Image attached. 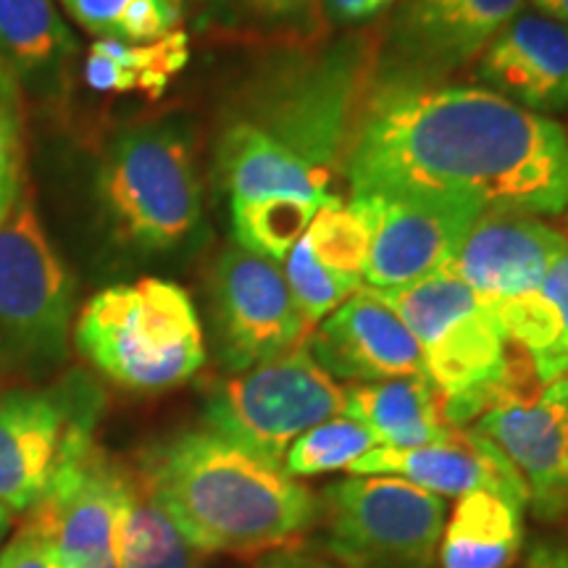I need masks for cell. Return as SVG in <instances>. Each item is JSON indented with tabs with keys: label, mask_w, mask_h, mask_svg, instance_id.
Instances as JSON below:
<instances>
[{
	"label": "cell",
	"mask_w": 568,
	"mask_h": 568,
	"mask_svg": "<svg viewBox=\"0 0 568 568\" xmlns=\"http://www.w3.org/2000/svg\"><path fill=\"white\" fill-rule=\"evenodd\" d=\"M353 195L464 201L481 211H568V134L485 88H393L355 134Z\"/></svg>",
	"instance_id": "cell-1"
},
{
	"label": "cell",
	"mask_w": 568,
	"mask_h": 568,
	"mask_svg": "<svg viewBox=\"0 0 568 568\" xmlns=\"http://www.w3.org/2000/svg\"><path fill=\"white\" fill-rule=\"evenodd\" d=\"M140 485L197 552L266 556L318 521L308 487L211 429L155 445Z\"/></svg>",
	"instance_id": "cell-2"
},
{
	"label": "cell",
	"mask_w": 568,
	"mask_h": 568,
	"mask_svg": "<svg viewBox=\"0 0 568 568\" xmlns=\"http://www.w3.org/2000/svg\"><path fill=\"white\" fill-rule=\"evenodd\" d=\"M74 343L98 372L132 393L180 387L205 364L193 297L159 276L92 295L77 316Z\"/></svg>",
	"instance_id": "cell-3"
},
{
	"label": "cell",
	"mask_w": 568,
	"mask_h": 568,
	"mask_svg": "<svg viewBox=\"0 0 568 568\" xmlns=\"http://www.w3.org/2000/svg\"><path fill=\"white\" fill-rule=\"evenodd\" d=\"M98 197L126 245L145 253L174 251L203 219L193 148L172 126L124 132L103 155Z\"/></svg>",
	"instance_id": "cell-4"
},
{
	"label": "cell",
	"mask_w": 568,
	"mask_h": 568,
	"mask_svg": "<svg viewBox=\"0 0 568 568\" xmlns=\"http://www.w3.org/2000/svg\"><path fill=\"white\" fill-rule=\"evenodd\" d=\"M103 395L88 376L0 393V506L30 514L95 450Z\"/></svg>",
	"instance_id": "cell-5"
},
{
	"label": "cell",
	"mask_w": 568,
	"mask_h": 568,
	"mask_svg": "<svg viewBox=\"0 0 568 568\" xmlns=\"http://www.w3.org/2000/svg\"><path fill=\"white\" fill-rule=\"evenodd\" d=\"M74 280L34 205L0 224V372L40 376L67 358Z\"/></svg>",
	"instance_id": "cell-6"
},
{
	"label": "cell",
	"mask_w": 568,
	"mask_h": 568,
	"mask_svg": "<svg viewBox=\"0 0 568 568\" xmlns=\"http://www.w3.org/2000/svg\"><path fill=\"white\" fill-rule=\"evenodd\" d=\"M339 414H345V389L305 343L230 376L205 403L211 432L280 468L297 437Z\"/></svg>",
	"instance_id": "cell-7"
},
{
	"label": "cell",
	"mask_w": 568,
	"mask_h": 568,
	"mask_svg": "<svg viewBox=\"0 0 568 568\" xmlns=\"http://www.w3.org/2000/svg\"><path fill=\"white\" fill-rule=\"evenodd\" d=\"M324 548L345 568H435L445 500L400 477H351L322 495Z\"/></svg>",
	"instance_id": "cell-8"
},
{
	"label": "cell",
	"mask_w": 568,
	"mask_h": 568,
	"mask_svg": "<svg viewBox=\"0 0 568 568\" xmlns=\"http://www.w3.org/2000/svg\"><path fill=\"white\" fill-rule=\"evenodd\" d=\"M364 290L408 326L445 397L471 393L506 368L508 339L495 311L447 266L408 287Z\"/></svg>",
	"instance_id": "cell-9"
},
{
	"label": "cell",
	"mask_w": 568,
	"mask_h": 568,
	"mask_svg": "<svg viewBox=\"0 0 568 568\" xmlns=\"http://www.w3.org/2000/svg\"><path fill=\"white\" fill-rule=\"evenodd\" d=\"M216 347L230 372H245L308 339L282 266L234 245L219 255L211 276Z\"/></svg>",
	"instance_id": "cell-10"
},
{
	"label": "cell",
	"mask_w": 568,
	"mask_h": 568,
	"mask_svg": "<svg viewBox=\"0 0 568 568\" xmlns=\"http://www.w3.org/2000/svg\"><path fill=\"white\" fill-rule=\"evenodd\" d=\"M372 232L364 282L374 290L408 287L453 261L481 209L464 201L416 195H353Z\"/></svg>",
	"instance_id": "cell-11"
},
{
	"label": "cell",
	"mask_w": 568,
	"mask_h": 568,
	"mask_svg": "<svg viewBox=\"0 0 568 568\" xmlns=\"http://www.w3.org/2000/svg\"><path fill=\"white\" fill-rule=\"evenodd\" d=\"M138 481L92 450L63 477L27 521L40 527L69 568H119Z\"/></svg>",
	"instance_id": "cell-12"
},
{
	"label": "cell",
	"mask_w": 568,
	"mask_h": 568,
	"mask_svg": "<svg viewBox=\"0 0 568 568\" xmlns=\"http://www.w3.org/2000/svg\"><path fill=\"white\" fill-rule=\"evenodd\" d=\"M474 432L506 453L539 518H568V376L497 403L474 422Z\"/></svg>",
	"instance_id": "cell-13"
},
{
	"label": "cell",
	"mask_w": 568,
	"mask_h": 568,
	"mask_svg": "<svg viewBox=\"0 0 568 568\" xmlns=\"http://www.w3.org/2000/svg\"><path fill=\"white\" fill-rule=\"evenodd\" d=\"M347 471L353 477H400L437 497L495 493L521 508L529 506V489L516 466L474 429H453L439 443L422 447H374Z\"/></svg>",
	"instance_id": "cell-14"
},
{
	"label": "cell",
	"mask_w": 568,
	"mask_h": 568,
	"mask_svg": "<svg viewBox=\"0 0 568 568\" xmlns=\"http://www.w3.org/2000/svg\"><path fill=\"white\" fill-rule=\"evenodd\" d=\"M566 251V234L535 216L485 211L447 268L495 305L537 290Z\"/></svg>",
	"instance_id": "cell-15"
},
{
	"label": "cell",
	"mask_w": 568,
	"mask_h": 568,
	"mask_svg": "<svg viewBox=\"0 0 568 568\" xmlns=\"http://www.w3.org/2000/svg\"><path fill=\"white\" fill-rule=\"evenodd\" d=\"M305 345L316 364L339 379L385 382L426 376L416 337L364 287L326 316Z\"/></svg>",
	"instance_id": "cell-16"
},
{
	"label": "cell",
	"mask_w": 568,
	"mask_h": 568,
	"mask_svg": "<svg viewBox=\"0 0 568 568\" xmlns=\"http://www.w3.org/2000/svg\"><path fill=\"white\" fill-rule=\"evenodd\" d=\"M481 82L535 113L568 109V27L542 13H518L489 42L479 61Z\"/></svg>",
	"instance_id": "cell-17"
},
{
	"label": "cell",
	"mask_w": 568,
	"mask_h": 568,
	"mask_svg": "<svg viewBox=\"0 0 568 568\" xmlns=\"http://www.w3.org/2000/svg\"><path fill=\"white\" fill-rule=\"evenodd\" d=\"M527 0H403L395 42L410 61L458 67L485 48L524 11Z\"/></svg>",
	"instance_id": "cell-18"
},
{
	"label": "cell",
	"mask_w": 568,
	"mask_h": 568,
	"mask_svg": "<svg viewBox=\"0 0 568 568\" xmlns=\"http://www.w3.org/2000/svg\"><path fill=\"white\" fill-rule=\"evenodd\" d=\"M219 169L232 209L274 197L318 205L337 201V195L329 193V184L301 155L274 140L264 126L251 122H237L226 130L219 145Z\"/></svg>",
	"instance_id": "cell-19"
},
{
	"label": "cell",
	"mask_w": 568,
	"mask_h": 568,
	"mask_svg": "<svg viewBox=\"0 0 568 568\" xmlns=\"http://www.w3.org/2000/svg\"><path fill=\"white\" fill-rule=\"evenodd\" d=\"M353 71V55H332L322 71L311 74L293 95L284 98L272 119V130H266L301 155L326 184L332 182V166L345 134Z\"/></svg>",
	"instance_id": "cell-20"
},
{
	"label": "cell",
	"mask_w": 568,
	"mask_h": 568,
	"mask_svg": "<svg viewBox=\"0 0 568 568\" xmlns=\"http://www.w3.org/2000/svg\"><path fill=\"white\" fill-rule=\"evenodd\" d=\"M345 416L366 426L379 447L439 443L456 426L445 418V395L429 376L361 382L345 389Z\"/></svg>",
	"instance_id": "cell-21"
},
{
	"label": "cell",
	"mask_w": 568,
	"mask_h": 568,
	"mask_svg": "<svg viewBox=\"0 0 568 568\" xmlns=\"http://www.w3.org/2000/svg\"><path fill=\"white\" fill-rule=\"evenodd\" d=\"M524 510L495 493L458 500L439 539L443 568H508L524 548Z\"/></svg>",
	"instance_id": "cell-22"
},
{
	"label": "cell",
	"mask_w": 568,
	"mask_h": 568,
	"mask_svg": "<svg viewBox=\"0 0 568 568\" xmlns=\"http://www.w3.org/2000/svg\"><path fill=\"white\" fill-rule=\"evenodd\" d=\"M77 51L51 0H0V67L13 82H45Z\"/></svg>",
	"instance_id": "cell-23"
},
{
	"label": "cell",
	"mask_w": 568,
	"mask_h": 568,
	"mask_svg": "<svg viewBox=\"0 0 568 568\" xmlns=\"http://www.w3.org/2000/svg\"><path fill=\"white\" fill-rule=\"evenodd\" d=\"M187 61L190 40L184 30L169 32L166 38L145 45L95 40L84 61V80L95 92H142L148 98H161Z\"/></svg>",
	"instance_id": "cell-24"
},
{
	"label": "cell",
	"mask_w": 568,
	"mask_h": 568,
	"mask_svg": "<svg viewBox=\"0 0 568 568\" xmlns=\"http://www.w3.org/2000/svg\"><path fill=\"white\" fill-rule=\"evenodd\" d=\"M69 17L101 40L145 45L180 30V0H63Z\"/></svg>",
	"instance_id": "cell-25"
},
{
	"label": "cell",
	"mask_w": 568,
	"mask_h": 568,
	"mask_svg": "<svg viewBox=\"0 0 568 568\" xmlns=\"http://www.w3.org/2000/svg\"><path fill=\"white\" fill-rule=\"evenodd\" d=\"M297 245L326 272L364 284L372 232L351 203H343L337 197V201L322 205Z\"/></svg>",
	"instance_id": "cell-26"
},
{
	"label": "cell",
	"mask_w": 568,
	"mask_h": 568,
	"mask_svg": "<svg viewBox=\"0 0 568 568\" xmlns=\"http://www.w3.org/2000/svg\"><path fill=\"white\" fill-rule=\"evenodd\" d=\"M119 568H197V550L155 506L140 481L124 527Z\"/></svg>",
	"instance_id": "cell-27"
},
{
	"label": "cell",
	"mask_w": 568,
	"mask_h": 568,
	"mask_svg": "<svg viewBox=\"0 0 568 568\" xmlns=\"http://www.w3.org/2000/svg\"><path fill=\"white\" fill-rule=\"evenodd\" d=\"M318 203L274 197V201L237 205L232 209V226L237 245L268 261L287 258V253L301 243V237L314 222Z\"/></svg>",
	"instance_id": "cell-28"
},
{
	"label": "cell",
	"mask_w": 568,
	"mask_h": 568,
	"mask_svg": "<svg viewBox=\"0 0 568 568\" xmlns=\"http://www.w3.org/2000/svg\"><path fill=\"white\" fill-rule=\"evenodd\" d=\"M374 447L376 439L366 426L353 422L351 416H335L297 437L290 445L282 468L290 477H316V474L351 468Z\"/></svg>",
	"instance_id": "cell-29"
},
{
	"label": "cell",
	"mask_w": 568,
	"mask_h": 568,
	"mask_svg": "<svg viewBox=\"0 0 568 568\" xmlns=\"http://www.w3.org/2000/svg\"><path fill=\"white\" fill-rule=\"evenodd\" d=\"M21 169H24V148H21L19 84L0 67V224L21 201Z\"/></svg>",
	"instance_id": "cell-30"
},
{
	"label": "cell",
	"mask_w": 568,
	"mask_h": 568,
	"mask_svg": "<svg viewBox=\"0 0 568 568\" xmlns=\"http://www.w3.org/2000/svg\"><path fill=\"white\" fill-rule=\"evenodd\" d=\"M0 568H69L67 560L45 535L32 521L24 524L11 537V542L0 550Z\"/></svg>",
	"instance_id": "cell-31"
},
{
	"label": "cell",
	"mask_w": 568,
	"mask_h": 568,
	"mask_svg": "<svg viewBox=\"0 0 568 568\" xmlns=\"http://www.w3.org/2000/svg\"><path fill=\"white\" fill-rule=\"evenodd\" d=\"M545 295L556 303L560 318H564V347H560V368L564 376H568V251L552 264V268L545 276V282L539 284Z\"/></svg>",
	"instance_id": "cell-32"
},
{
	"label": "cell",
	"mask_w": 568,
	"mask_h": 568,
	"mask_svg": "<svg viewBox=\"0 0 568 568\" xmlns=\"http://www.w3.org/2000/svg\"><path fill=\"white\" fill-rule=\"evenodd\" d=\"M395 0H324L326 13L339 24H358L387 11Z\"/></svg>",
	"instance_id": "cell-33"
},
{
	"label": "cell",
	"mask_w": 568,
	"mask_h": 568,
	"mask_svg": "<svg viewBox=\"0 0 568 568\" xmlns=\"http://www.w3.org/2000/svg\"><path fill=\"white\" fill-rule=\"evenodd\" d=\"M521 568H568V539L539 537L529 548Z\"/></svg>",
	"instance_id": "cell-34"
},
{
	"label": "cell",
	"mask_w": 568,
	"mask_h": 568,
	"mask_svg": "<svg viewBox=\"0 0 568 568\" xmlns=\"http://www.w3.org/2000/svg\"><path fill=\"white\" fill-rule=\"evenodd\" d=\"M258 568H339V566L314 556V552L284 548V550H274V552H266V556H261Z\"/></svg>",
	"instance_id": "cell-35"
},
{
	"label": "cell",
	"mask_w": 568,
	"mask_h": 568,
	"mask_svg": "<svg viewBox=\"0 0 568 568\" xmlns=\"http://www.w3.org/2000/svg\"><path fill=\"white\" fill-rule=\"evenodd\" d=\"M247 11L264 19H290L301 17L314 6V0H240Z\"/></svg>",
	"instance_id": "cell-36"
},
{
	"label": "cell",
	"mask_w": 568,
	"mask_h": 568,
	"mask_svg": "<svg viewBox=\"0 0 568 568\" xmlns=\"http://www.w3.org/2000/svg\"><path fill=\"white\" fill-rule=\"evenodd\" d=\"M531 6H535V11L542 13V17L556 19L560 24H568V0H531Z\"/></svg>",
	"instance_id": "cell-37"
},
{
	"label": "cell",
	"mask_w": 568,
	"mask_h": 568,
	"mask_svg": "<svg viewBox=\"0 0 568 568\" xmlns=\"http://www.w3.org/2000/svg\"><path fill=\"white\" fill-rule=\"evenodd\" d=\"M11 518H13V514L9 508H3L0 506V542H3V537H6V531H9V527H11Z\"/></svg>",
	"instance_id": "cell-38"
}]
</instances>
